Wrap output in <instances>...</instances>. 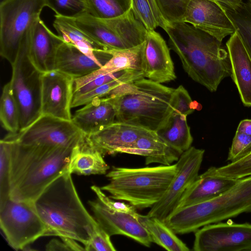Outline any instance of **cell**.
<instances>
[{
  "instance_id": "1",
  "label": "cell",
  "mask_w": 251,
  "mask_h": 251,
  "mask_svg": "<svg viewBox=\"0 0 251 251\" xmlns=\"http://www.w3.org/2000/svg\"><path fill=\"white\" fill-rule=\"evenodd\" d=\"M84 135L66 146L24 145L10 135V198L34 201L56 178L68 172L74 147Z\"/></svg>"
},
{
  "instance_id": "2",
  "label": "cell",
  "mask_w": 251,
  "mask_h": 251,
  "mask_svg": "<svg viewBox=\"0 0 251 251\" xmlns=\"http://www.w3.org/2000/svg\"><path fill=\"white\" fill-rule=\"evenodd\" d=\"M165 31L170 49L193 80L213 92L224 78L231 76L229 54L221 42L185 22L169 24Z\"/></svg>"
},
{
  "instance_id": "3",
  "label": "cell",
  "mask_w": 251,
  "mask_h": 251,
  "mask_svg": "<svg viewBox=\"0 0 251 251\" xmlns=\"http://www.w3.org/2000/svg\"><path fill=\"white\" fill-rule=\"evenodd\" d=\"M46 225L45 236L72 238L86 248L99 224L82 203L67 172L53 180L34 201Z\"/></svg>"
},
{
  "instance_id": "4",
  "label": "cell",
  "mask_w": 251,
  "mask_h": 251,
  "mask_svg": "<svg viewBox=\"0 0 251 251\" xmlns=\"http://www.w3.org/2000/svg\"><path fill=\"white\" fill-rule=\"evenodd\" d=\"M174 90L144 77L120 85L106 98L115 108V121L155 131L171 111Z\"/></svg>"
},
{
  "instance_id": "5",
  "label": "cell",
  "mask_w": 251,
  "mask_h": 251,
  "mask_svg": "<svg viewBox=\"0 0 251 251\" xmlns=\"http://www.w3.org/2000/svg\"><path fill=\"white\" fill-rule=\"evenodd\" d=\"M176 172V164L143 168L113 167L102 186L113 200L128 202L136 208L152 207L165 194Z\"/></svg>"
},
{
  "instance_id": "6",
  "label": "cell",
  "mask_w": 251,
  "mask_h": 251,
  "mask_svg": "<svg viewBox=\"0 0 251 251\" xmlns=\"http://www.w3.org/2000/svg\"><path fill=\"white\" fill-rule=\"evenodd\" d=\"M250 212L251 176L214 199L174 210L164 222L176 234H186Z\"/></svg>"
},
{
  "instance_id": "7",
  "label": "cell",
  "mask_w": 251,
  "mask_h": 251,
  "mask_svg": "<svg viewBox=\"0 0 251 251\" xmlns=\"http://www.w3.org/2000/svg\"><path fill=\"white\" fill-rule=\"evenodd\" d=\"M73 19L81 30L105 50L137 46L145 41L148 32L131 10L109 19L97 18L87 12Z\"/></svg>"
},
{
  "instance_id": "8",
  "label": "cell",
  "mask_w": 251,
  "mask_h": 251,
  "mask_svg": "<svg viewBox=\"0 0 251 251\" xmlns=\"http://www.w3.org/2000/svg\"><path fill=\"white\" fill-rule=\"evenodd\" d=\"M48 7L47 0H2L0 3V54L11 65L23 39Z\"/></svg>"
},
{
  "instance_id": "9",
  "label": "cell",
  "mask_w": 251,
  "mask_h": 251,
  "mask_svg": "<svg viewBox=\"0 0 251 251\" xmlns=\"http://www.w3.org/2000/svg\"><path fill=\"white\" fill-rule=\"evenodd\" d=\"M10 82L20 113V131L28 127L42 115V73L30 61L25 46L21 43L18 55L11 65Z\"/></svg>"
},
{
  "instance_id": "10",
  "label": "cell",
  "mask_w": 251,
  "mask_h": 251,
  "mask_svg": "<svg viewBox=\"0 0 251 251\" xmlns=\"http://www.w3.org/2000/svg\"><path fill=\"white\" fill-rule=\"evenodd\" d=\"M0 226L8 244L16 250L45 236L47 230L34 201H17L10 198L0 203Z\"/></svg>"
},
{
  "instance_id": "11",
  "label": "cell",
  "mask_w": 251,
  "mask_h": 251,
  "mask_svg": "<svg viewBox=\"0 0 251 251\" xmlns=\"http://www.w3.org/2000/svg\"><path fill=\"white\" fill-rule=\"evenodd\" d=\"M170 106V112L155 132L169 146L181 154L191 147L193 142L187 117L194 111L195 107L182 85L175 89Z\"/></svg>"
},
{
  "instance_id": "12",
  "label": "cell",
  "mask_w": 251,
  "mask_h": 251,
  "mask_svg": "<svg viewBox=\"0 0 251 251\" xmlns=\"http://www.w3.org/2000/svg\"><path fill=\"white\" fill-rule=\"evenodd\" d=\"M204 150L191 147L176 161V172L162 199L147 215L164 221L174 210L181 197L199 176Z\"/></svg>"
},
{
  "instance_id": "13",
  "label": "cell",
  "mask_w": 251,
  "mask_h": 251,
  "mask_svg": "<svg viewBox=\"0 0 251 251\" xmlns=\"http://www.w3.org/2000/svg\"><path fill=\"white\" fill-rule=\"evenodd\" d=\"M195 251H251V224L216 223L195 232Z\"/></svg>"
},
{
  "instance_id": "14",
  "label": "cell",
  "mask_w": 251,
  "mask_h": 251,
  "mask_svg": "<svg viewBox=\"0 0 251 251\" xmlns=\"http://www.w3.org/2000/svg\"><path fill=\"white\" fill-rule=\"evenodd\" d=\"M19 144L27 146H66L84 135L72 122L41 115L25 129L11 133Z\"/></svg>"
},
{
  "instance_id": "15",
  "label": "cell",
  "mask_w": 251,
  "mask_h": 251,
  "mask_svg": "<svg viewBox=\"0 0 251 251\" xmlns=\"http://www.w3.org/2000/svg\"><path fill=\"white\" fill-rule=\"evenodd\" d=\"M182 22L209 34L221 42L237 30L228 12L210 0H192Z\"/></svg>"
},
{
  "instance_id": "16",
  "label": "cell",
  "mask_w": 251,
  "mask_h": 251,
  "mask_svg": "<svg viewBox=\"0 0 251 251\" xmlns=\"http://www.w3.org/2000/svg\"><path fill=\"white\" fill-rule=\"evenodd\" d=\"M42 115L72 121L74 78L54 70L42 75Z\"/></svg>"
},
{
  "instance_id": "17",
  "label": "cell",
  "mask_w": 251,
  "mask_h": 251,
  "mask_svg": "<svg viewBox=\"0 0 251 251\" xmlns=\"http://www.w3.org/2000/svg\"><path fill=\"white\" fill-rule=\"evenodd\" d=\"M94 217L99 225L110 236L121 235L150 247V235L137 218L131 214L109 208L97 198L89 201Z\"/></svg>"
},
{
  "instance_id": "18",
  "label": "cell",
  "mask_w": 251,
  "mask_h": 251,
  "mask_svg": "<svg viewBox=\"0 0 251 251\" xmlns=\"http://www.w3.org/2000/svg\"><path fill=\"white\" fill-rule=\"evenodd\" d=\"M63 41L40 18L31 25L21 43L25 46L30 61L44 73L54 70L56 52Z\"/></svg>"
},
{
  "instance_id": "19",
  "label": "cell",
  "mask_w": 251,
  "mask_h": 251,
  "mask_svg": "<svg viewBox=\"0 0 251 251\" xmlns=\"http://www.w3.org/2000/svg\"><path fill=\"white\" fill-rule=\"evenodd\" d=\"M144 59L145 78L159 83L176 78L170 48L161 35L155 30L148 32Z\"/></svg>"
},
{
  "instance_id": "20",
  "label": "cell",
  "mask_w": 251,
  "mask_h": 251,
  "mask_svg": "<svg viewBox=\"0 0 251 251\" xmlns=\"http://www.w3.org/2000/svg\"><path fill=\"white\" fill-rule=\"evenodd\" d=\"M149 131L140 126L115 121L85 138L91 146L104 155L119 153Z\"/></svg>"
},
{
  "instance_id": "21",
  "label": "cell",
  "mask_w": 251,
  "mask_h": 251,
  "mask_svg": "<svg viewBox=\"0 0 251 251\" xmlns=\"http://www.w3.org/2000/svg\"><path fill=\"white\" fill-rule=\"evenodd\" d=\"M231 75L246 106H251V57L237 30L226 41Z\"/></svg>"
},
{
  "instance_id": "22",
  "label": "cell",
  "mask_w": 251,
  "mask_h": 251,
  "mask_svg": "<svg viewBox=\"0 0 251 251\" xmlns=\"http://www.w3.org/2000/svg\"><path fill=\"white\" fill-rule=\"evenodd\" d=\"M239 180L217 175L211 167L199 175L178 201L175 209L214 199L224 193Z\"/></svg>"
},
{
  "instance_id": "23",
  "label": "cell",
  "mask_w": 251,
  "mask_h": 251,
  "mask_svg": "<svg viewBox=\"0 0 251 251\" xmlns=\"http://www.w3.org/2000/svg\"><path fill=\"white\" fill-rule=\"evenodd\" d=\"M116 120L113 105L106 98L94 99L77 110L72 121L85 135L94 133Z\"/></svg>"
},
{
  "instance_id": "24",
  "label": "cell",
  "mask_w": 251,
  "mask_h": 251,
  "mask_svg": "<svg viewBox=\"0 0 251 251\" xmlns=\"http://www.w3.org/2000/svg\"><path fill=\"white\" fill-rule=\"evenodd\" d=\"M53 25L64 41L73 44L103 66L111 58L109 53L75 25L73 18L55 15Z\"/></svg>"
},
{
  "instance_id": "25",
  "label": "cell",
  "mask_w": 251,
  "mask_h": 251,
  "mask_svg": "<svg viewBox=\"0 0 251 251\" xmlns=\"http://www.w3.org/2000/svg\"><path fill=\"white\" fill-rule=\"evenodd\" d=\"M119 153L144 156L147 165L152 163L170 165L177 161L181 155L151 130L141 136L132 145L121 150Z\"/></svg>"
},
{
  "instance_id": "26",
  "label": "cell",
  "mask_w": 251,
  "mask_h": 251,
  "mask_svg": "<svg viewBox=\"0 0 251 251\" xmlns=\"http://www.w3.org/2000/svg\"><path fill=\"white\" fill-rule=\"evenodd\" d=\"M102 66L73 44L64 41L58 48L54 70L75 79L86 75Z\"/></svg>"
},
{
  "instance_id": "27",
  "label": "cell",
  "mask_w": 251,
  "mask_h": 251,
  "mask_svg": "<svg viewBox=\"0 0 251 251\" xmlns=\"http://www.w3.org/2000/svg\"><path fill=\"white\" fill-rule=\"evenodd\" d=\"M103 156L87 142L84 135L72 150L68 172L83 176L106 174L110 167Z\"/></svg>"
},
{
  "instance_id": "28",
  "label": "cell",
  "mask_w": 251,
  "mask_h": 251,
  "mask_svg": "<svg viewBox=\"0 0 251 251\" xmlns=\"http://www.w3.org/2000/svg\"><path fill=\"white\" fill-rule=\"evenodd\" d=\"M145 41L128 49L106 50L111 54L109 60L97 71L105 75L124 70H132L143 72L145 69L144 52Z\"/></svg>"
},
{
  "instance_id": "29",
  "label": "cell",
  "mask_w": 251,
  "mask_h": 251,
  "mask_svg": "<svg viewBox=\"0 0 251 251\" xmlns=\"http://www.w3.org/2000/svg\"><path fill=\"white\" fill-rule=\"evenodd\" d=\"M137 218L149 232L152 243L168 251H188L190 249L164 221L138 213Z\"/></svg>"
},
{
  "instance_id": "30",
  "label": "cell",
  "mask_w": 251,
  "mask_h": 251,
  "mask_svg": "<svg viewBox=\"0 0 251 251\" xmlns=\"http://www.w3.org/2000/svg\"><path fill=\"white\" fill-rule=\"evenodd\" d=\"M192 0H156L164 18L169 24L182 22L187 7ZM228 12L236 11L245 0H210Z\"/></svg>"
},
{
  "instance_id": "31",
  "label": "cell",
  "mask_w": 251,
  "mask_h": 251,
  "mask_svg": "<svg viewBox=\"0 0 251 251\" xmlns=\"http://www.w3.org/2000/svg\"><path fill=\"white\" fill-rule=\"evenodd\" d=\"M131 10L148 32L160 27L164 30L169 23L164 18L156 0H131Z\"/></svg>"
},
{
  "instance_id": "32",
  "label": "cell",
  "mask_w": 251,
  "mask_h": 251,
  "mask_svg": "<svg viewBox=\"0 0 251 251\" xmlns=\"http://www.w3.org/2000/svg\"><path fill=\"white\" fill-rule=\"evenodd\" d=\"M144 74L142 71L130 70L118 78L86 93L73 96L72 108L84 105L95 98L107 97L111 91L120 85L145 77Z\"/></svg>"
},
{
  "instance_id": "33",
  "label": "cell",
  "mask_w": 251,
  "mask_h": 251,
  "mask_svg": "<svg viewBox=\"0 0 251 251\" xmlns=\"http://www.w3.org/2000/svg\"><path fill=\"white\" fill-rule=\"evenodd\" d=\"M0 120L3 128L11 133L19 131V109L10 82L2 88L0 101Z\"/></svg>"
},
{
  "instance_id": "34",
  "label": "cell",
  "mask_w": 251,
  "mask_h": 251,
  "mask_svg": "<svg viewBox=\"0 0 251 251\" xmlns=\"http://www.w3.org/2000/svg\"><path fill=\"white\" fill-rule=\"evenodd\" d=\"M87 13L101 19L120 16L131 10V0H85Z\"/></svg>"
},
{
  "instance_id": "35",
  "label": "cell",
  "mask_w": 251,
  "mask_h": 251,
  "mask_svg": "<svg viewBox=\"0 0 251 251\" xmlns=\"http://www.w3.org/2000/svg\"><path fill=\"white\" fill-rule=\"evenodd\" d=\"M128 70H124L105 75L100 74L96 70L86 75L74 79L73 96L86 93L118 78L125 75Z\"/></svg>"
},
{
  "instance_id": "36",
  "label": "cell",
  "mask_w": 251,
  "mask_h": 251,
  "mask_svg": "<svg viewBox=\"0 0 251 251\" xmlns=\"http://www.w3.org/2000/svg\"><path fill=\"white\" fill-rule=\"evenodd\" d=\"M228 13L251 57V0H245L236 11Z\"/></svg>"
},
{
  "instance_id": "37",
  "label": "cell",
  "mask_w": 251,
  "mask_h": 251,
  "mask_svg": "<svg viewBox=\"0 0 251 251\" xmlns=\"http://www.w3.org/2000/svg\"><path fill=\"white\" fill-rule=\"evenodd\" d=\"M10 146L7 137L0 142V203L10 198Z\"/></svg>"
},
{
  "instance_id": "38",
  "label": "cell",
  "mask_w": 251,
  "mask_h": 251,
  "mask_svg": "<svg viewBox=\"0 0 251 251\" xmlns=\"http://www.w3.org/2000/svg\"><path fill=\"white\" fill-rule=\"evenodd\" d=\"M215 173L229 178L240 179L251 176V152L241 158L219 168L215 167Z\"/></svg>"
},
{
  "instance_id": "39",
  "label": "cell",
  "mask_w": 251,
  "mask_h": 251,
  "mask_svg": "<svg viewBox=\"0 0 251 251\" xmlns=\"http://www.w3.org/2000/svg\"><path fill=\"white\" fill-rule=\"evenodd\" d=\"M55 15L74 18L87 12L85 0H47Z\"/></svg>"
},
{
  "instance_id": "40",
  "label": "cell",
  "mask_w": 251,
  "mask_h": 251,
  "mask_svg": "<svg viewBox=\"0 0 251 251\" xmlns=\"http://www.w3.org/2000/svg\"><path fill=\"white\" fill-rule=\"evenodd\" d=\"M251 152V135L236 131L229 149L227 160L236 161Z\"/></svg>"
},
{
  "instance_id": "41",
  "label": "cell",
  "mask_w": 251,
  "mask_h": 251,
  "mask_svg": "<svg viewBox=\"0 0 251 251\" xmlns=\"http://www.w3.org/2000/svg\"><path fill=\"white\" fill-rule=\"evenodd\" d=\"M110 236L99 225L94 231L86 251H115Z\"/></svg>"
},
{
  "instance_id": "42",
  "label": "cell",
  "mask_w": 251,
  "mask_h": 251,
  "mask_svg": "<svg viewBox=\"0 0 251 251\" xmlns=\"http://www.w3.org/2000/svg\"><path fill=\"white\" fill-rule=\"evenodd\" d=\"M91 188L95 193L97 198L109 208L115 211L130 213L135 216L138 214L135 207L124 202L113 200L110 197L106 195L100 187L93 185Z\"/></svg>"
},
{
  "instance_id": "43",
  "label": "cell",
  "mask_w": 251,
  "mask_h": 251,
  "mask_svg": "<svg viewBox=\"0 0 251 251\" xmlns=\"http://www.w3.org/2000/svg\"><path fill=\"white\" fill-rule=\"evenodd\" d=\"M47 251H70L66 244L62 240L57 239L50 240L46 247Z\"/></svg>"
},
{
  "instance_id": "44",
  "label": "cell",
  "mask_w": 251,
  "mask_h": 251,
  "mask_svg": "<svg viewBox=\"0 0 251 251\" xmlns=\"http://www.w3.org/2000/svg\"><path fill=\"white\" fill-rule=\"evenodd\" d=\"M62 240L68 247L70 251H85L84 247L81 246L78 241L68 237H61Z\"/></svg>"
},
{
  "instance_id": "45",
  "label": "cell",
  "mask_w": 251,
  "mask_h": 251,
  "mask_svg": "<svg viewBox=\"0 0 251 251\" xmlns=\"http://www.w3.org/2000/svg\"><path fill=\"white\" fill-rule=\"evenodd\" d=\"M236 131L251 135V120L245 119L241 121Z\"/></svg>"
},
{
  "instance_id": "46",
  "label": "cell",
  "mask_w": 251,
  "mask_h": 251,
  "mask_svg": "<svg viewBox=\"0 0 251 251\" xmlns=\"http://www.w3.org/2000/svg\"></svg>"
}]
</instances>
